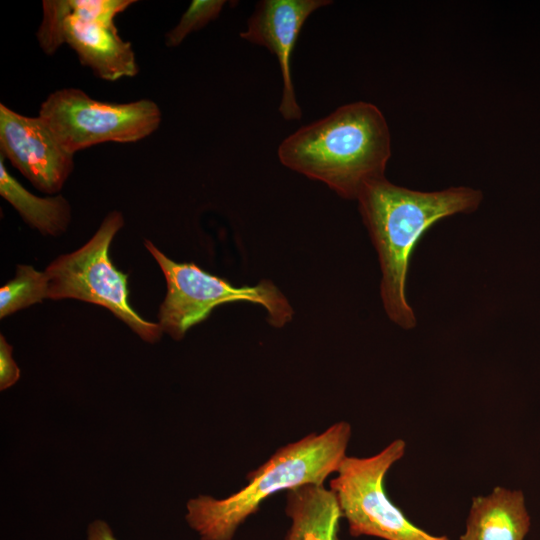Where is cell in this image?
<instances>
[{
  "mask_svg": "<svg viewBox=\"0 0 540 540\" xmlns=\"http://www.w3.org/2000/svg\"><path fill=\"white\" fill-rule=\"evenodd\" d=\"M482 199V192L470 187L422 192L397 186L385 177L362 189L357 198L359 211L378 253L383 306L395 324L411 329L417 323L405 287L418 241L439 220L474 212Z\"/></svg>",
  "mask_w": 540,
  "mask_h": 540,
  "instance_id": "1",
  "label": "cell"
},
{
  "mask_svg": "<svg viewBox=\"0 0 540 540\" xmlns=\"http://www.w3.org/2000/svg\"><path fill=\"white\" fill-rule=\"evenodd\" d=\"M277 153L287 168L357 200L368 183L385 177L391 136L378 107L356 101L301 127L282 141Z\"/></svg>",
  "mask_w": 540,
  "mask_h": 540,
  "instance_id": "2",
  "label": "cell"
},
{
  "mask_svg": "<svg viewBox=\"0 0 540 540\" xmlns=\"http://www.w3.org/2000/svg\"><path fill=\"white\" fill-rule=\"evenodd\" d=\"M351 425L339 421L280 447L247 475V484L223 499L200 495L187 502L185 519L201 540H232L261 504L281 491L315 484L336 473L347 456Z\"/></svg>",
  "mask_w": 540,
  "mask_h": 540,
  "instance_id": "3",
  "label": "cell"
},
{
  "mask_svg": "<svg viewBox=\"0 0 540 540\" xmlns=\"http://www.w3.org/2000/svg\"><path fill=\"white\" fill-rule=\"evenodd\" d=\"M145 247L158 263L167 284L158 324L175 340H181L192 326L207 319L215 307L225 303L259 304L267 311L268 322L274 327H282L293 318L291 305L271 281L238 287L194 263L173 261L149 240H145Z\"/></svg>",
  "mask_w": 540,
  "mask_h": 540,
  "instance_id": "4",
  "label": "cell"
},
{
  "mask_svg": "<svg viewBox=\"0 0 540 540\" xmlns=\"http://www.w3.org/2000/svg\"><path fill=\"white\" fill-rule=\"evenodd\" d=\"M123 225L122 213L110 212L88 242L52 261L44 271L48 299L73 298L103 306L144 341L154 343L163 333L160 325L143 319L130 306L128 275L119 271L109 257L111 242Z\"/></svg>",
  "mask_w": 540,
  "mask_h": 540,
  "instance_id": "5",
  "label": "cell"
},
{
  "mask_svg": "<svg viewBox=\"0 0 540 540\" xmlns=\"http://www.w3.org/2000/svg\"><path fill=\"white\" fill-rule=\"evenodd\" d=\"M406 443L395 439L375 455L346 456L330 480L349 533L384 540H449L414 525L388 497L385 477L405 454Z\"/></svg>",
  "mask_w": 540,
  "mask_h": 540,
  "instance_id": "6",
  "label": "cell"
},
{
  "mask_svg": "<svg viewBox=\"0 0 540 540\" xmlns=\"http://www.w3.org/2000/svg\"><path fill=\"white\" fill-rule=\"evenodd\" d=\"M38 115L60 144L74 155L101 143L137 142L155 132L162 120L161 110L153 100L101 101L78 88L50 93Z\"/></svg>",
  "mask_w": 540,
  "mask_h": 540,
  "instance_id": "7",
  "label": "cell"
},
{
  "mask_svg": "<svg viewBox=\"0 0 540 540\" xmlns=\"http://www.w3.org/2000/svg\"><path fill=\"white\" fill-rule=\"evenodd\" d=\"M0 155L38 190L59 192L74 168V154L38 116H25L0 104Z\"/></svg>",
  "mask_w": 540,
  "mask_h": 540,
  "instance_id": "8",
  "label": "cell"
},
{
  "mask_svg": "<svg viewBox=\"0 0 540 540\" xmlns=\"http://www.w3.org/2000/svg\"><path fill=\"white\" fill-rule=\"evenodd\" d=\"M331 3L327 0H263L257 3L247 29L241 33L243 39L266 47L277 57L283 79L279 112L286 120L302 117L290 66L297 38L307 18Z\"/></svg>",
  "mask_w": 540,
  "mask_h": 540,
  "instance_id": "9",
  "label": "cell"
},
{
  "mask_svg": "<svg viewBox=\"0 0 540 540\" xmlns=\"http://www.w3.org/2000/svg\"><path fill=\"white\" fill-rule=\"evenodd\" d=\"M65 44L75 51L80 63L100 79L116 81L134 77L139 71L131 43L120 37L116 26L69 15L65 23Z\"/></svg>",
  "mask_w": 540,
  "mask_h": 540,
  "instance_id": "10",
  "label": "cell"
},
{
  "mask_svg": "<svg viewBox=\"0 0 540 540\" xmlns=\"http://www.w3.org/2000/svg\"><path fill=\"white\" fill-rule=\"evenodd\" d=\"M530 525L523 492L497 486L473 498L459 540H524Z\"/></svg>",
  "mask_w": 540,
  "mask_h": 540,
  "instance_id": "11",
  "label": "cell"
},
{
  "mask_svg": "<svg viewBox=\"0 0 540 540\" xmlns=\"http://www.w3.org/2000/svg\"><path fill=\"white\" fill-rule=\"evenodd\" d=\"M290 527L284 540H340L343 518L337 498L324 485L307 484L286 492Z\"/></svg>",
  "mask_w": 540,
  "mask_h": 540,
  "instance_id": "12",
  "label": "cell"
},
{
  "mask_svg": "<svg viewBox=\"0 0 540 540\" xmlns=\"http://www.w3.org/2000/svg\"><path fill=\"white\" fill-rule=\"evenodd\" d=\"M0 194L23 220L43 235L58 236L71 220L68 201L62 196L38 197L24 188L7 170L0 155Z\"/></svg>",
  "mask_w": 540,
  "mask_h": 540,
  "instance_id": "13",
  "label": "cell"
},
{
  "mask_svg": "<svg viewBox=\"0 0 540 540\" xmlns=\"http://www.w3.org/2000/svg\"><path fill=\"white\" fill-rule=\"evenodd\" d=\"M48 298V281L31 265H18L15 277L0 289V318Z\"/></svg>",
  "mask_w": 540,
  "mask_h": 540,
  "instance_id": "14",
  "label": "cell"
},
{
  "mask_svg": "<svg viewBox=\"0 0 540 540\" xmlns=\"http://www.w3.org/2000/svg\"><path fill=\"white\" fill-rule=\"evenodd\" d=\"M42 15L36 38L42 51L52 55L65 44V23L70 15L69 0L43 1Z\"/></svg>",
  "mask_w": 540,
  "mask_h": 540,
  "instance_id": "15",
  "label": "cell"
},
{
  "mask_svg": "<svg viewBox=\"0 0 540 540\" xmlns=\"http://www.w3.org/2000/svg\"><path fill=\"white\" fill-rule=\"evenodd\" d=\"M224 0H193L174 28L167 32L165 44L168 47L180 45L192 32L205 27L221 13Z\"/></svg>",
  "mask_w": 540,
  "mask_h": 540,
  "instance_id": "16",
  "label": "cell"
},
{
  "mask_svg": "<svg viewBox=\"0 0 540 540\" xmlns=\"http://www.w3.org/2000/svg\"><path fill=\"white\" fill-rule=\"evenodd\" d=\"M135 2L133 0H69L70 15L85 21L116 26L117 15Z\"/></svg>",
  "mask_w": 540,
  "mask_h": 540,
  "instance_id": "17",
  "label": "cell"
},
{
  "mask_svg": "<svg viewBox=\"0 0 540 540\" xmlns=\"http://www.w3.org/2000/svg\"><path fill=\"white\" fill-rule=\"evenodd\" d=\"M12 346L0 335V389L14 385L20 377V369L12 357Z\"/></svg>",
  "mask_w": 540,
  "mask_h": 540,
  "instance_id": "18",
  "label": "cell"
},
{
  "mask_svg": "<svg viewBox=\"0 0 540 540\" xmlns=\"http://www.w3.org/2000/svg\"><path fill=\"white\" fill-rule=\"evenodd\" d=\"M87 540H117L111 527L103 520L91 522L87 529Z\"/></svg>",
  "mask_w": 540,
  "mask_h": 540,
  "instance_id": "19",
  "label": "cell"
}]
</instances>
